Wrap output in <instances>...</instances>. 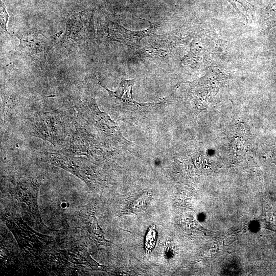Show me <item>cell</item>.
Returning <instances> with one entry per match:
<instances>
[{
    "instance_id": "cell-1",
    "label": "cell",
    "mask_w": 276,
    "mask_h": 276,
    "mask_svg": "<svg viewBox=\"0 0 276 276\" xmlns=\"http://www.w3.org/2000/svg\"><path fill=\"white\" fill-rule=\"evenodd\" d=\"M60 32L55 35L47 37L36 28L25 30L15 35L19 40L18 51L43 68L45 65L48 54L55 45Z\"/></svg>"
},
{
    "instance_id": "cell-2",
    "label": "cell",
    "mask_w": 276,
    "mask_h": 276,
    "mask_svg": "<svg viewBox=\"0 0 276 276\" xmlns=\"http://www.w3.org/2000/svg\"><path fill=\"white\" fill-rule=\"evenodd\" d=\"M93 13L82 11L71 15L66 20L65 33L60 44L71 50L87 42L94 37Z\"/></svg>"
},
{
    "instance_id": "cell-3",
    "label": "cell",
    "mask_w": 276,
    "mask_h": 276,
    "mask_svg": "<svg viewBox=\"0 0 276 276\" xmlns=\"http://www.w3.org/2000/svg\"><path fill=\"white\" fill-rule=\"evenodd\" d=\"M149 24V27L144 30L131 31L118 24L110 21L105 26L104 30L109 39L131 47H137L143 38L151 35L157 28V25L155 24L150 22Z\"/></svg>"
},
{
    "instance_id": "cell-4",
    "label": "cell",
    "mask_w": 276,
    "mask_h": 276,
    "mask_svg": "<svg viewBox=\"0 0 276 276\" xmlns=\"http://www.w3.org/2000/svg\"><path fill=\"white\" fill-rule=\"evenodd\" d=\"M1 28L6 31L9 34H10L7 29V24L9 18V15L6 11V6L2 0H1Z\"/></svg>"
},
{
    "instance_id": "cell-5",
    "label": "cell",
    "mask_w": 276,
    "mask_h": 276,
    "mask_svg": "<svg viewBox=\"0 0 276 276\" xmlns=\"http://www.w3.org/2000/svg\"><path fill=\"white\" fill-rule=\"evenodd\" d=\"M148 198L149 197L147 195H143L142 197L138 198L136 201L132 203L131 209H130L131 211L136 212L141 211L142 208L146 205L145 203H146L147 200H148Z\"/></svg>"
},
{
    "instance_id": "cell-6",
    "label": "cell",
    "mask_w": 276,
    "mask_h": 276,
    "mask_svg": "<svg viewBox=\"0 0 276 276\" xmlns=\"http://www.w3.org/2000/svg\"><path fill=\"white\" fill-rule=\"evenodd\" d=\"M146 238L147 248L151 249V246L154 245L156 238L155 231L153 229L149 231Z\"/></svg>"
},
{
    "instance_id": "cell-7",
    "label": "cell",
    "mask_w": 276,
    "mask_h": 276,
    "mask_svg": "<svg viewBox=\"0 0 276 276\" xmlns=\"http://www.w3.org/2000/svg\"><path fill=\"white\" fill-rule=\"evenodd\" d=\"M227 1H228L233 6V7L236 9V10L239 13H241L239 12V10L237 8L236 4V2H238L240 4H241V5L245 8L246 11L248 9H249L250 8L248 5H251L249 3H247V2L246 0H227Z\"/></svg>"
}]
</instances>
